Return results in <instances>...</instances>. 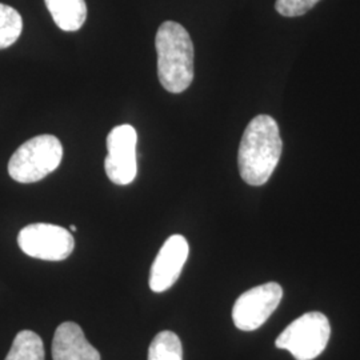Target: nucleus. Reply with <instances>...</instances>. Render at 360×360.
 I'll return each mask as SVG.
<instances>
[{"instance_id":"f257e3e1","label":"nucleus","mask_w":360,"mask_h":360,"mask_svg":"<svg viewBox=\"0 0 360 360\" xmlns=\"http://www.w3.org/2000/svg\"><path fill=\"white\" fill-rule=\"evenodd\" d=\"M278 123L270 115H257L247 126L239 146L238 166L247 184L259 187L270 180L282 155Z\"/></svg>"},{"instance_id":"f03ea898","label":"nucleus","mask_w":360,"mask_h":360,"mask_svg":"<svg viewBox=\"0 0 360 360\" xmlns=\"http://www.w3.org/2000/svg\"><path fill=\"white\" fill-rule=\"evenodd\" d=\"M158 77L165 90L180 94L193 80V44L190 34L176 22H165L155 38Z\"/></svg>"},{"instance_id":"7ed1b4c3","label":"nucleus","mask_w":360,"mask_h":360,"mask_svg":"<svg viewBox=\"0 0 360 360\" xmlns=\"http://www.w3.org/2000/svg\"><path fill=\"white\" fill-rule=\"evenodd\" d=\"M63 146L53 135H39L23 143L8 162V174L15 181L28 184L44 179L60 166Z\"/></svg>"},{"instance_id":"20e7f679","label":"nucleus","mask_w":360,"mask_h":360,"mask_svg":"<svg viewBox=\"0 0 360 360\" xmlns=\"http://www.w3.org/2000/svg\"><path fill=\"white\" fill-rule=\"evenodd\" d=\"M331 335V326L322 312H307L299 316L276 338L275 346L287 349L296 360L318 358Z\"/></svg>"},{"instance_id":"39448f33","label":"nucleus","mask_w":360,"mask_h":360,"mask_svg":"<svg viewBox=\"0 0 360 360\" xmlns=\"http://www.w3.org/2000/svg\"><path fill=\"white\" fill-rule=\"evenodd\" d=\"M18 245L28 257L47 262H62L72 254L75 240L71 232L60 226L34 223L20 230Z\"/></svg>"},{"instance_id":"423d86ee","label":"nucleus","mask_w":360,"mask_h":360,"mask_svg":"<svg viewBox=\"0 0 360 360\" xmlns=\"http://www.w3.org/2000/svg\"><path fill=\"white\" fill-rule=\"evenodd\" d=\"M136 129L129 124H122L107 136L108 155L104 160V169L114 184L127 186L131 184L138 174L136 162Z\"/></svg>"},{"instance_id":"0eeeda50","label":"nucleus","mask_w":360,"mask_h":360,"mask_svg":"<svg viewBox=\"0 0 360 360\" xmlns=\"http://www.w3.org/2000/svg\"><path fill=\"white\" fill-rule=\"evenodd\" d=\"M283 290L278 283L257 285L239 296L232 309V321L242 331H254L262 327L278 309Z\"/></svg>"},{"instance_id":"6e6552de","label":"nucleus","mask_w":360,"mask_h":360,"mask_svg":"<svg viewBox=\"0 0 360 360\" xmlns=\"http://www.w3.org/2000/svg\"><path fill=\"white\" fill-rule=\"evenodd\" d=\"M190 247L184 236H169L155 257L150 272V288L154 292H165L179 279L180 272L188 257Z\"/></svg>"},{"instance_id":"1a4fd4ad","label":"nucleus","mask_w":360,"mask_h":360,"mask_svg":"<svg viewBox=\"0 0 360 360\" xmlns=\"http://www.w3.org/2000/svg\"><path fill=\"white\" fill-rule=\"evenodd\" d=\"M53 360H101V354L91 346L80 326L77 323H62L52 340Z\"/></svg>"},{"instance_id":"9d476101","label":"nucleus","mask_w":360,"mask_h":360,"mask_svg":"<svg viewBox=\"0 0 360 360\" xmlns=\"http://www.w3.org/2000/svg\"><path fill=\"white\" fill-rule=\"evenodd\" d=\"M44 3L56 26L67 32L80 30L87 19L84 0H44Z\"/></svg>"},{"instance_id":"9b49d317","label":"nucleus","mask_w":360,"mask_h":360,"mask_svg":"<svg viewBox=\"0 0 360 360\" xmlns=\"http://www.w3.org/2000/svg\"><path fill=\"white\" fill-rule=\"evenodd\" d=\"M4 360H44V347L38 334L23 330L15 336L13 347Z\"/></svg>"},{"instance_id":"f8f14e48","label":"nucleus","mask_w":360,"mask_h":360,"mask_svg":"<svg viewBox=\"0 0 360 360\" xmlns=\"http://www.w3.org/2000/svg\"><path fill=\"white\" fill-rule=\"evenodd\" d=\"M148 360H183L179 336L172 331L156 335L148 348Z\"/></svg>"},{"instance_id":"ddd939ff","label":"nucleus","mask_w":360,"mask_h":360,"mask_svg":"<svg viewBox=\"0 0 360 360\" xmlns=\"http://www.w3.org/2000/svg\"><path fill=\"white\" fill-rule=\"evenodd\" d=\"M23 19L15 8L0 3V50L8 49L20 38Z\"/></svg>"},{"instance_id":"4468645a","label":"nucleus","mask_w":360,"mask_h":360,"mask_svg":"<svg viewBox=\"0 0 360 360\" xmlns=\"http://www.w3.org/2000/svg\"><path fill=\"white\" fill-rule=\"evenodd\" d=\"M321 0H276V11L285 18H295L309 13Z\"/></svg>"},{"instance_id":"2eb2a0df","label":"nucleus","mask_w":360,"mask_h":360,"mask_svg":"<svg viewBox=\"0 0 360 360\" xmlns=\"http://www.w3.org/2000/svg\"><path fill=\"white\" fill-rule=\"evenodd\" d=\"M77 226H74V224H71V226H70V231L75 232V231H77Z\"/></svg>"}]
</instances>
